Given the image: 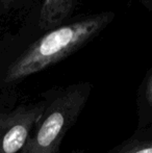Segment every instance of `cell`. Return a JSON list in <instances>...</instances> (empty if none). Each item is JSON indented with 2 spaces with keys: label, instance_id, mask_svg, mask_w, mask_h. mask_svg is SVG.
Listing matches in <instances>:
<instances>
[{
  "label": "cell",
  "instance_id": "52a82bcc",
  "mask_svg": "<svg viewBox=\"0 0 152 153\" xmlns=\"http://www.w3.org/2000/svg\"><path fill=\"white\" fill-rule=\"evenodd\" d=\"M136 128L152 124V69L145 76L136 95Z\"/></svg>",
  "mask_w": 152,
  "mask_h": 153
},
{
  "label": "cell",
  "instance_id": "5b68a950",
  "mask_svg": "<svg viewBox=\"0 0 152 153\" xmlns=\"http://www.w3.org/2000/svg\"><path fill=\"white\" fill-rule=\"evenodd\" d=\"M41 0H0V39L17 30L37 10Z\"/></svg>",
  "mask_w": 152,
  "mask_h": 153
},
{
  "label": "cell",
  "instance_id": "277c9868",
  "mask_svg": "<svg viewBox=\"0 0 152 153\" xmlns=\"http://www.w3.org/2000/svg\"><path fill=\"white\" fill-rule=\"evenodd\" d=\"M73 3L74 0H41L33 15L15 31L40 33L61 26L71 13Z\"/></svg>",
  "mask_w": 152,
  "mask_h": 153
},
{
  "label": "cell",
  "instance_id": "6da1fadb",
  "mask_svg": "<svg viewBox=\"0 0 152 153\" xmlns=\"http://www.w3.org/2000/svg\"><path fill=\"white\" fill-rule=\"evenodd\" d=\"M113 14L93 15L40 33L14 31L0 39V71L12 85L69 56L97 36Z\"/></svg>",
  "mask_w": 152,
  "mask_h": 153
},
{
  "label": "cell",
  "instance_id": "3957f363",
  "mask_svg": "<svg viewBox=\"0 0 152 153\" xmlns=\"http://www.w3.org/2000/svg\"><path fill=\"white\" fill-rule=\"evenodd\" d=\"M44 109L43 99L0 114V153H20Z\"/></svg>",
  "mask_w": 152,
  "mask_h": 153
},
{
  "label": "cell",
  "instance_id": "8992f818",
  "mask_svg": "<svg viewBox=\"0 0 152 153\" xmlns=\"http://www.w3.org/2000/svg\"><path fill=\"white\" fill-rule=\"evenodd\" d=\"M106 153H152V124L136 128L129 137Z\"/></svg>",
  "mask_w": 152,
  "mask_h": 153
},
{
  "label": "cell",
  "instance_id": "7a4b0ae2",
  "mask_svg": "<svg viewBox=\"0 0 152 153\" xmlns=\"http://www.w3.org/2000/svg\"><path fill=\"white\" fill-rule=\"evenodd\" d=\"M92 90V83L82 81L44 93L43 113L20 153H61L62 143L78 121Z\"/></svg>",
  "mask_w": 152,
  "mask_h": 153
}]
</instances>
